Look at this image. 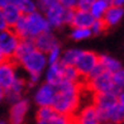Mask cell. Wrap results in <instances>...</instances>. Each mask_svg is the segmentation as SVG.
Instances as JSON below:
<instances>
[{
  "label": "cell",
  "instance_id": "1",
  "mask_svg": "<svg viewBox=\"0 0 124 124\" xmlns=\"http://www.w3.org/2000/svg\"><path fill=\"white\" fill-rule=\"evenodd\" d=\"M82 89L84 82L75 84L63 80L56 87L57 94H56L54 101L52 104L53 110L60 115L72 118L78 110Z\"/></svg>",
  "mask_w": 124,
  "mask_h": 124
},
{
  "label": "cell",
  "instance_id": "2",
  "mask_svg": "<svg viewBox=\"0 0 124 124\" xmlns=\"http://www.w3.org/2000/svg\"><path fill=\"white\" fill-rule=\"evenodd\" d=\"M37 10L41 12L51 28H60L65 24L66 9L56 0H42L37 3Z\"/></svg>",
  "mask_w": 124,
  "mask_h": 124
},
{
  "label": "cell",
  "instance_id": "3",
  "mask_svg": "<svg viewBox=\"0 0 124 124\" xmlns=\"http://www.w3.org/2000/svg\"><path fill=\"white\" fill-rule=\"evenodd\" d=\"M24 23H25L24 39H34L37 36L42 34V33L51 32L48 22L46 20L44 15L38 10L32 14L24 15Z\"/></svg>",
  "mask_w": 124,
  "mask_h": 124
},
{
  "label": "cell",
  "instance_id": "4",
  "mask_svg": "<svg viewBox=\"0 0 124 124\" xmlns=\"http://www.w3.org/2000/svg\"><path fill=\"white\" fill-rule=\"evenodd\" d=\"M84 87L87 89L93 95L95 94H105V93H114L118 95V93L120 90H118L114 84H113V78H111V74L108 72H103L98 76H95L93 78L84 81Z\"/></svg>",
  "mask_w": 124,
  "mask_h": 124
},
{
  "label": "cell",
  "instance_id": "5",
  "mask_svg": "<svg viewBox=\"0 0 124 124\" xmlns=\"http://www.w3.org/2000/svg\"><path fill=\"white\" fill-rule=\"evenodd\" d=\"M47 56L39 52V51L34 49L31 53H28L25 57H23L18 65H20L23 69L28 72V75H39L43 72V70L47 66Z\"/></svg>",
  "mask_w": 124,
  "mask_h": 124
},
{
  "label": "cell",
  "instance_id": "6",
  "mask_svg": "<svg viewBox=\"0 0 124 124\" xmlns=\"http://www.w3.org/2000/svg\"><path fill=\"white\" fill-rule=\"evenodd\" d=\"M99 63V54L93 52V51H82L76 60L74 67L78 72V75L81 76L82 81H85L91 74V71L95 69V66Z\"/></svg>",
  "mask_w": 124,
  "mask_h": 124
},
{
  "label": "cell",
  "instance_id": "7",
  "mask_svg": "<svg viewBox=\"0 0 124 124\" xmlns=\"http://www.w3.org/2000/svg\"><path fill=\"white\" fill-rule=\"evenodd\" d=\"M20 38L14 33L13 29H5L0 32V49L7 60H12Z\"/></svg>",
  "mask_w": 124,
  "mask_h": 124
},
{
  "label": "cell",
  "instance_id": "8",
  "mask_svg": "<svg viewBox=\"0 0 124 124\" xmlns=\"http://www.w3.org/2000/svg\"><path fill=\"white\" fill-rule=\"evenodd\" d=\"M16 67H18V65L13 60H5L0 63V86L4 90L10 89L15 78L18 77Z\"/></svg>",
  "mask_w": 124,
  "mask_h": 124
},
{
  "label": "cell",
  "instance_id": "9",
  "mask_svg": "<svg viewBox=\"0 0 124 124\" xmlns=\"http://www.w3.org/2000/svg\"><path fill=\"white\" fill-rule=\"evenodd\" d=\"M56 94H57L56 87L44 82L37 89L34 94V103L38 105V108H41V106H52Z\"/></svg>",
  "mask_w": 124,
  "mask_h": 124
},
{
  "label": "cell",
  "instance_id": "10",
  "mask_svg": "<svg viewBox=\"0 0 124 124\" xmlns=\"http://www.w3.org/2000/svg\"><path fill=\"white\" fill-rule=\"evenodd\" d=\"M72 119L76 124H100V118L98 114L96 108L90 103L81 109H78L77 113L72 116Z\"/></svg>",
  "mask_w": 124,
  "mask_h": 124
},
{
  "label": "cell",
  "instance_id": "11",
  "mask_svg": "<svg viewBox=\"0 0 124 124\" xmlns=\"http://www.w3.org/2000/svg\"><path fill=\"white\" fill-rule=\"evenodd\" d=\"M29 110L28 99H20L19 101L12 104L9 110V124H25V116Z\"/></svg>",
  "mask_w": 124,
  "mask_h": 124
},
{
  "label": "cell",
  "instance_id": "12",
  "mask_svg": "<svg viewBox=\"0 0 124 124\" xmlns=\"http://www.w3.org/2000/svg\"><path fill=\"white\" fill-rule=\"evenodd\" d=\"M91 104L96 108L98 114L100 115L116 104V94H114V93L95 94V95H93Z\"/></svg>",
  "mask_w": 124,
  "mask_h": 124
},
{
  "label": "cell",
  "instance_id": "13",
  "mask_svg": "<svg viewBox=\"0 0 124 124\" xmlns=\"http://www.w3.org/2000/svg\"><path fill=\"white\" fill-rule=\"evenodd\" d=\"M28 87V84L25 81V78L23 77H16L15 81L13 82V85L10 86V89L5 90V100L9 101L10 104H14L16 101H19L20 99H23V93L24 90Z\"/></svg>",
  "mask_w": 124,
  "mask_h": 124
},
{
  "label": "cell",
  "instance_id": "14",
  "mask_svg": "<svg viewBox=\"0 0 124 124\" xmlns=\"http://www.w3.org/2000/svg\"><path fill=\"white\" fill-rule=\"evenodd\" d=\"M33 43H34L36 49L44 53V54H47L54 46L60 44L57 38L54 37V34L52 32H46V33H42V34L37 36L33 39Z\"/></svg>",
  "mask_w": 124,
  "mask_h": 124
},
{
  "label": "cell",
  "instance_id": "15",
  "mask_svg": "<svg viewBox=\"0 0 124 124\" xmlns=\"http://www.w3.org/2000/svg\"><path fill=\"white\" fill-rule=\"evenodd\" d=\"M1 12H3V15L5 18V22L8 24V28H10V29L16 24V22L22 16V13H20L19 8L16 7L15 1H7V4L3 7Z\"/></svg>",
  "mask_w": 124,
  "mask_h": 124
},
{
  "label": "cell",
  "instance_id": "16",
  "mask_svg": "<svg viewBox=\"0 0 124 124\" xmlns=\"http://www.w3.org/2000/svg\"><path fill=\"white\" fill-rule=\"evenodd\" d=\"M62 81H63V65L61 62L49 65L46 72V82L57 87Z\"/></svg>",
  "mask_w": 124,
  "mask_h": 124
},
{
  "label": "cell",
  "instance_id": "17",
  "mask_svg": "<svg viewBox=\"0 0 124 124\" xmlns=\"http://www.w3.org/2000/svg\"><path fill=\"white\" fill-rule=\"evenodd\" d=\"M123 16H124V8L114 7V5L110 4V7L108 8V10L105 12L103 16V22L105 23L106 28L109 29L111 27H115L122 20Z\"/></svg>",
  "mask_w": 124,
  "mask_h": 124
},
{
  "label": "cell",
  "instance_id": "18",
  "mask_svg": "<svg viewBox=\"0 0 124 124\" xmlns=\"http://www.w3.org/2000/svg\"><path fill=\"white\" fill-rule=\"evenodd\" d=\"M99 118H100V122H110L113 124H122L124 123V109L116 103L113 108L106 110L103 114H100Z\"/></svg>",
  "mask_w": 124,
  "mask_h": 124
},
{
  "label": "cell",
  "instance_id": "19",
  "mask_svg": "<svg viewBox=\"0 0 124 124\" xmlns=\"http://www.w3.org/2000/svg\"><path fill=\"white\" fill-rule=\"evenodd\" d=\"M94 18L89 12H81V10L75 9L74 13V18L71 22V27L72 28H87L90 29V27L94 23Z\"/></svg>",
  "mask_w": 124,
  "mask_h": 124
},
{
  "label": "cell",
  "instance_id": "20",
  "mask_svg": "<svg viewBox=\"0 0 124 124\" xmlns=\"http://www.w3.org/2000/svg\"><path fill=\"white\" fill-rule=\"evenodd\" d=\"M34 49H36V47H34V43H33V39H20L12 60L18 65V62L22 58L25 57L28 53H31L32 51H34Z\"/></svg>",
  "mask_w": 124,
  "mask_h": 124
},
{
  "label": "cell",
  "instance_id": "21",
  "mask_svg": "<svg viewBox=\"0 0 124 124\" xmlns=\"http://www.w3.org/2000/svg\"><path fill=\"white\" fill-rule=\"evenodd\" d=\"M99 63L103 67V70L108 74H114L118 70L122 69V63L116 58L111 57L109 54H99Z\"/></svg>",
  "mask_w": 124,
  "mask_h": 124
},
{
  "label": "cell",
  "instance_id": "22",
  "mask_svg": "<svg viewBox=\"0 0 124 124\" xmlns=\"http://www.w3.org/2000/svg\"><path fill=\"white\" fill-rule=\"evenodd\" d=\"M109 7H110L109 0H93L89 13L93 15L94 19H103V16Z\"/></svg>",
  "mask_w": 124,
  "mask_h": 124
},
{
  "label": "cell",
  "instance_id": "23",
  "mask_svg": "<svg viewBox=\"0 0 124 124\" xmlns=\"http://www.w3.org/2000/svg\"><path fill=\"white\" fill-rule=\"evenodd\" d=\"M80 53H81V49H78V48L67 49V51H65V52L62 53L60 62L62 65H65V66H74L76 60L78 58V56H80Z\"/></svg>",
  "mask_w": 124,
  "mask_h": 124
},
{
  "label": "cell",
  "instance_id": "24",
  "mask_svg": "<svg viewBox=\"0 0 124 124\" xmlns=\"http://www.w3.org/2000/svg\"><path fill=\"white\" fill-rule=\"evenodd\" d=\"M56 114L57 113L53 110L52 106H41L36 113V119L37 122H49Z\"/></svg>",
  "mask_w": 124,
  "mask_h": 124
},
{
  "label": "cell",
  "instance_id": "25",
  "mask_svg": "<svg viewBox=\"0 0 124 124\" xmlns=\"http://www.w3.org/2000/svg\"><path fill=\"white\" fill-rule=\"evenodd\" d=\"M16 7L19 8L22 15H28L37 12V4L31 0H14Z\"/></svg>",
  "mask_w": 124,
  "mask_h": 124
},
{
  "label": "cell",
  "instance_id": "26",
  "mask_svg": "<svg viewBox=\"0 0 124 124\" xmlns=\"http://www.w3.org/2000/svg\"><path fill=\"white\" fill-rule=\"evenodd\" d=\"M91 31L87 28H72V31L70 33L71 39L74 41H84L89 37H91Z\"/></svg>",
  "mask_w": 124,
  "mask_h": 124
},
{
  "label": "cell",
  "instance_id": "27",
  "mask_svg": "<svg viewBox=\"0 0 124 124\" xmlns=\"http://www.w3.org/2000/svg\"><path fill=\"white\" fill-rule=\"evenodd\" d=\"M113 84L118 90H124V69L122 67L120 70H118L116 72L111 75Z\"/></svg>",
  "mask_w": 124,
  "mask_h": 124
},
{
  "label": "cell",
  "instance_id": "28",
  "mask_svg": "<svg viewBox=\"0 0 124 124\" xmlns=\"http://www.w3.org/2000/svg\"><path fill=\"white\" fill-rule=\"evenodd\" d=\"M46 56H47V62L49 65H53V63H56V62H60V60H61V47H60V44L54 46Z\"/></svg>",
  "mask_w": 124,
  "mask_h": 124
},
{
  "label": "cell",
  "instance_id": "29",
  "mask_svg": "<svg viewBox=\"0 0 124 124\" xmlns=\"http://www.w3.org/2000/svg\"><path fill=\"white\" fill-rule=\"evenodd\" d=\"M90 31H91L93 36H99V34H103L105 31H108V28H106L103 19H95L93 25L90 27Z\"/></svg>",
  "mask_w": 124,
  "mask_h": 124
},
{
  "label": "cell",
  "instance_id": "30",
  "mask_svg": "<svg viewBox=\"0 0 124 124\" xmlns=\"http://www.w3.org/2000/svg\"><path fill=\"white\" fill-rule=\"evenodd\" d=\"M71 118L69 116H65V115H60V114H56L52 119L48 122V124H69Z\"/></svg>",
  "mask_w": 124,
  "mask_h": 124
},
{
  "label": "cell",
  "instance_id": "31",
  "mask_svg": "<svg viewBox=\"0 0 124 124\" xmlns=\"http://www.w3.org/2000/svg\"><path fill=\"white\" fill-rule=\"evenodd\" d=\"M93 0H77L76 4V9L81 10V12H89L90 7H91Z\"/></svg>",
  "mask_w": 124,
  "mask_h": 124
},
{
  "label": "cell",
  "instance_id": "32",
  "mask_svg": "<svg viewBox=\"0 0 124 124\" xmlns=\"http://www.w3.org/2000/svg\"><path fill=\"white\" fill-rule=\"evenodd\" d=\"M60 3L66 9H76V4H77L76 0H62Z\"/></svg>",
  "mask_w": 124,
  "mask_h": 124
},
{
  "label": "cell",
  "instance_id": "33",
  "mask_svg": "<svg viewBox=\"0 0 124 124\" xmlns=\"http://www.w3.org/2000/svg\"><path fill=\"white\" fill-rule=\"evenodd\" d=\"M5 29H9V28H8L7 22H5V18H4V15H3L1 9H0V32H3Z\"/></svg>",
  "mask_w": 124,
  "mask_h": 124
},
{
  "label": "cell",
  "instance_id": "34",
  "mask_svg": "<svg viewBox=\"0 0 124 124\" xmlns=\"http://www.w3.org/2000/svg\"><path fill=\"white\" fill-rule=\"evenodd\" d=\"M116 103L118 105H120L122 108L124 109V90H120L116 95Z\"/></svg>",
  "mask_w": 124,
  "mask_h": 124
},
{
  "label": "cell",
  "instance_id": "35",
  "mask_svg": "<svg viewBox=\"0 0 124 124\" xmlns=\"http://www.w3.org/2000/svg\"><path fill=\"white\" fill-rule=\"evenodd\" d=\"M110 4L114 5V7L124 8V0H113V1H110Z\"/></svg>",
  "mask_w": 124,
  "mask_h": 124
},
{
  "label": "cell",
  "instance_id": "36",
  "mask_svg": "<svg viewBox=\"0 0 124 124\" xmlns=\"http://www.w3.org/2000/svg\"><path fill=\"white\" fill-rule=\"evenodd\" d=\"M4 98H5V90L0 86V101H3Z\"/></svg>",
  "mask_w": 124,
  "mask_h": 124
},
{
  "label": "cell",
  "instance_id": "37",
  "mask_svg": "<svg viewBox=\"0 0 124 124\" xmlns=\"http://www.w3.org/2000/svg\"><path fill=\"white\" fill-rule=\"evenodd\" d=\"M5 60H7V58H5V56L3 54V52H1V49H0V63H1V62H4Z\"/></svg>",
  "mask_w": 124,
  "mask_h": 124
},
{
  "label": "cell",
  "instance_id": "38",
  "mask_svg": "<svg viewBox=\"0 0 124 124\" xmlns=\"http://www.w3.org/2000/svg\"><path fill=\"white\" fill-rule=\"evenodd\" d=\"M7 4V1H0V9H3V7Z\"/></svg>",
  "mask_w": 124,
  "mask_h": 124
},
{
  "label": "cell",
  "instance_id": "39",
  "mask_svg": "<svg viewBox=\"0 0 124 124\" xmlns=\"http://www.w3.org/2000/svg\"><path fill=\"white\" fill-rule=\"evenodd\" d=\"M69 124H76V123H75V122H74V119L71 118V119H70V122H69Z\"/></svg>",
  "mask_w": 124,
  "mask_h": 124
},
{
  "label": "cell",
  "instance_id": "40",
  "mask_svg": "<svg viewBox=\"0 0 124 124\" xmlns=\"http://www.w3.org/2000/svg\"><path fill=\"white\" fill-rule=\"evenodd\" d=\"M37 124H48V122H37Z\"/></svg>",
  "mask_w": 124,
  "mask_h": 124
},
{
  "label": "cell",
  "instance_id": "41",
  "mask_svg": "<svg viewBox=\"0 0 124 124\" xmlns=\"http://www.w3.org/2000/svg\"><path fill=\"white\" fill-rule=\"evenodd\" d=\"M0 124H9V123L5 122V120H0Z\"/></svg>",
  "mask_w": 124,
  "mask_h": 124
},
{
  "label": "cell",
  "instance_id": "42",
  "mask_svg": "<svg viewBox=\"0 0 124 124\" xmlns=\"http://www.w3.org/2000/svg\"><path fill=\"white\" fill-rule=\"evenodd\" d=\"M100 124H113V123H110V122H101Z\"/></svg>",
  "mask_w": 124,
  "mask_h": 124
}]
</instances>
